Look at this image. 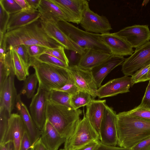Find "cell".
<instances>
[{
	"label": "cell",
	"mask_w": 150,
	"mask_h": 150,
	"mask_svg": "<svg viewBox=\"0 0 150 150\" xmlns=\"http://www.w3.org/2000/svg\"><path fill=\"white\" fill-rule=\"evenodd\" d=\"M21 44L39 45L50 49L57 48L61 45L46 33L42 26L40 18L28 24L6 32L0 47H3L6 52L13 47Z\"/></svg>",
	"instance_id": "obj_1"
},
{
	"label": "cell",
	"mask_w": 150,
	"mask_h": 150,
	"mask_svg": "<svg viewBox=\"0 0 150 150\" xmlns=\"http://www.w3.org/2000/svg\"><path fill=\"white\" fill-rule=\"evenodd\" d=\"M117 145L130 149L150 137V122L129 116L124 112L117 115Z\"/></svg>",
	"instance_id": "obj_2"
},
{
	"label": "cell",
	"mask_w": 150,
	"mask_h": 150,
	"mask_svg": "<svg viewBox=\"0 0 150 150\" xmlns=\"http://www.w3.org/2000/svg\"><path fill=\"white\" fill-rule=\"evenodd\" d=\"M82 111L54 104L48 100L46 118L61 136L66 139L73 133Z\"/></svg>",
	"instance_id": "obj_3"
},
{
	"label": "cell",
	"mask_w": 150,
	"mask_h": 150,
	"mask_svg": "<svg viewBox=\"0 0 150 150\" xmlns=\"http://www.w3.org/2000/svg\"><path fill=\"white\" fill-rule=\"evenodd\" d=\"M31 66L35 69L38 85L48 91L62 87L70 76L67 69L41 62L35 59L31 60Z\"/></svg>",
	"instance_id": "obj_4"
},
{
	"label": "cell",
	"mask_w": 150,
	"mask_h": 150,
	"mask_svg": "<svg viewBox=\"0 0 150 150\" xmlns=\"http://www.w3.org/2000/svg\"><path fill=\"white\" fill-rule=\"evenodd\" d=\"M57 23L70 39L84 50H93L111 54L110 49L102 41L101 34L83 30L66 21H60Z\"/></svg>",
	"instance_id": "obj_5"
},
{
	"label": "cell",
	"mask_w": 150,
	"mask_h": 150,
	"mask_svg": "<svg viewBox=\"0 0 150 150\" xmlns=\"http://www.w3.org/2000/svg\"><path fill=\"white\" fill-rule=\"evenodd\" d=\"M99 140V135L91 126L84 112L72 134L67 138L64 150H74L93 141Z\"/></svg>",
	"instance_id": "obj_6"
},
{
	"label": "cell",
	"mask_w": 150,
	"mask_h": 150,
	"mask_svg": "<svg viewBox=\"0 0 150 150\" xmlns=\"http://www.w3.org/2000/svg\"><path fill=\"white\" fill-rule=\"evenodd\" d=\"M117 115L112 108L106 105L100 130V141L104 144L115 146L118 145Z\"/></svg>",
	"instance_id": "obj_7"
},
{
	"label": "cell",
	"mask_w": 150,
	"mask_h": 150,
	"mask_svg": "<svg viewBox=\"0 0 150 150\" xmlns=\"http://www.w3.org/2000/svg\"><path fill=\"white\" fill-rule=\"evenodd\" d=\"M150 64V41L136 48L133 53L125 59L121 71L125 75L132 76L142 67Z\"/></svg>",
	"instance_id": "obj_8"
},
{
	"label": "cell",
	"mask_w": 150,
	"mask_h": 150,
	"mask_svg": "<svg viewBox=\"0 0 150 150\" xmlns=\"http://www.w3.org/2000/svg\"><path fill=\"white\" fill-rule=\"evenodd\" d=\"M80 24L86 31L96 34H108L112 30L107 18L94 13L90 9L89 5L83 11Z\"/></svg>",
	"instance_id": "obj_9"
},
{
	"label": "cell",
	"mask_w": 150,
	"mask_h": 150,
	"mask_svg": "<svg viewBox=\"0 0 150 150\" xmlns=\"http://www.w3.org/2000/svg\"><path fill=\"white\" fill-rule=\"evenodd\" d=\"M49 93V91L38 85L37 93L32 98L29 106L31 117L41 131L43 129L47 120L46 112Z\"/></svg>",
	"instance_id": "obj_10"
},
{
	"label": "cell",
	"mask_w": 150,
	"mask_h": 150,
	"mask_svg": "<svg viewBox=\"0 0 150 150\" xmlns=\"http://www.w3.org/2000/svg\"><path fill=\"white\" fill-rule=\"evenodd\" d=\"M114 33L122 37L132 48H137L150 41V30L147 25L127 26Z\"/></svg>",
	"instance_id": "obj_11"
},
{
	"label": "cell",
	"mask_w": 150,
	"mask_h": 150,
	"mask_svg": "<svg viewBox=\"0 0 150 150\" xmlns=\"http://www.w3.org/2000/svg\"><path fill=\"white\" fill-rule=\"evenodd\" d=\"M67 69L80 91L88 93L93 99L97 96L96 93L98 88L91 70L83 69L78 66H69Z\"/></svg>",
	"instance_id": "obj_12"
},
{
	"label": "cell",
	"mask_w": 150,
	"mask_h": 150,
	"mask_svg": "<svg viewBox=\"0 0 150 150\" xmlns=\"http://www.w3.org/2000/svg\"><path fill=\"white\" fill-rule=\"evenodd\" d=\"M41 24L46 33L65 49L75 51L81 54L84 50L70 39L60 28L57 23L40 18Z\"/></svg>",
	"instance_id": "obj_13"
},
{
	"label": "cell",
	"mask_w": 150,
	"mask_h": 150,
	"mask_svg": "<svg viewBox=\"0 0 150 150\" xmlns=\"http://www.w3.org/2000/svg\"><path fill=\"white\" fill-rule=\"evenodd\" d=\"M134 84L131 77L125 76L111 80L98 88L96 94L100 98L114 96L129 91Z\"/></svg>",
	"instance_id": "obj_14"
},
{
	"label": "cell",
	"mask_w": 150,
	"mask_h": 150,
	"mask_svg": "<svg viewBox=\"0 0 150 150\" xmlns=\"http://www.w3.org/2000/svg\"><path fill=\"white\" fill-rule=\"evenodd\" d=\"M25 129L20 115L18 113H12L9 118L7 129L0 145L13 142L15 150H20L21 140Z\"/></svg>",
	"instance_id": "obj_15"
},
{
	"label": "cell",
	"mask_w": 150,
	"mask_h": 150,
	"mask_svg": "<svg viewBox=\"0 0 150 150\" xmlns=\"http://www.w3.org/2000/svg\"><path fill=\"white\" fill-rule=\"evenodd\" d=\"M67 15L70 22L80 23L83 12L89 3L86 0H50Z\"/></svg>",
	"instance_id": "obj_16"
},
{
	"label": "cell",
	"mask_w": 150,
	"mask_h": 150,
	"mask_svg": "<svg viewBox=\"0 0 150 150\" xmlns=\"http://www.w3.org/2000/svg\"><path fill=\"white\" fill-rule=\"evenodd\" d=\"M14 72L7 78L0 87V108H4L10 116L13 109L18 94L14 84Z\"/></svg>",
	"instance_id": "obj_17"
},
{
	"label": "cell",
	"mask_w": 150,
	"mask_h": 150,
	"mask_svg": "<svg viewBox=\"0 0 150 150\" xmlns=\"http://www.w3.org/2000/svg\"><path fill=\"white\" fill-rule=\"evenodd\" d=\"M100 38L112 55L122 57L131 55L134 51L123 38L114 33L101 34Z\"/></svg>",
	"instance_id": "obj_18"
},
{
	"label": "cell",
	"mask_w": 150,
	"mask_h": 150,
	"mask_svg": "<svg viewBox=\"0 0 150 150\" xmlns=\"http://www.w3.org/2000/svg\"><path fill=\"white\" fill-rule=\"evenodd\" d=\"M125 59L124 57L112 55L91 70L98 88L101 86L103 80L108 74L117 66L122 65Z\"/></svg>",
	"instance_id": "obj_19"
},
{
	"label": "cell",
	"mask_w": 150,
	"mask_h": 150,
	"mask_svg": "<svg viewBox=\"0 0 150 150\" xmlns=\"http://www.w3.org/2000/svg\"><path fill=\"white\" fill-rule=\"evenodd\" d=\"M21 96L20 93L18 94L15 106L23 120L32 145L40 137L41 132L35 123L26 106L22 101Z\"/></svg>",
	"instance_id": "obj_20"
},
{
	"label": "cell",
	"mask_w": 150,
	"mask_h": 150,
	"mask_svg": "<svg viewBox=\"0 0 150 150\" xmlns=\"http://www.w3.org/2000/svg\"><path fill=\"white\" fill-rule=\"evenodd\" d=\"M41 14L38 10H22L10 14L6 32L28 24L40 18Z\"/></svg>",
	"instance_id": "obj_21"
},
{
	"label": "cell",
	"mask_w": 150,
	"mask_h": 150,
	"mask_svg": "<svg viewBox=\"0 0 150 150\" xmlns=\"http://www.w3.org/2000/svg\"><path fill=\"white\" fill-rule=\"evenodd\" d=\"M105 100L93 99L86 106V117L100 137V130L105 106Z\"/></svg>",
	"instance_id": "obj_22"
},
{
	"label": "cell",
	"mask_w": 150,
	"mask_h": 150,
	"mask_svg": "<svg viewBox=\"0 0 150 150\" xmlns=\"http://www.w3.org/2000/svg\"><path fill=\"white\" fill-rule=\"evenodd\" d=\"M40 18L57 23L60 21L70 22L65 13L50 0H41L38 8Z\"/></svg>",
	"instance_id": "obj_23"
},
{
	"label": "cell",
	"mask_w": 150,
	"mask_h": 150,
	"mask_svg": "<svg viewBox=\"0 0 150 150\" xmlns=\"http://www.w3.org/2000/svg\"><path fill=\"white\" fill-rule=\"evenodd\" d=\"M41 134L43 143L49 150H57L66 139L61 136L47 119L43 129L41 131Z\"/></svg>",
	"instance_id": "obj_24"
},
{
	"label": "cell",
	"mask_w": 150,
	"mask_h": 150,
	"mask_svg": "<svg viewBox=\"0 0 150 150\" xmlns=\"http://www.w3.org/2000/svg\"><path fill=\"white\" fill-rule=\"evenodd\" d=\"M112 55L93 50H86L82 54L78 66L91 70L105 61Z\"/></svg>",
	"instance_id": "obj_25"
},
{
	"label": "cell",
	"mask_w": 150,
	"mask_h": 150,
	"mask_svg": "<svg viewBox=\"0 0 150 150\" xmlns=\"http://www.w3.org/2000/svg\"><path fill=\"white\" fill-rule=\"evenodd\" d=\"M14 72L11 49H10L5 56H0V87L8 76Z\"/></svg>",
	"instance_id": "obj_26"
},
{
	"label": "cell",
	"mask_w": 150,
	"mask_h": 150,
	"mask_svg": "<svg viewBox=\"0 0 150 150\" xmlns=\"http://www.w3.org/2000/svg\"><path fill=\"white\" fill-rule=\"evenodd\" d=\"M10 49H11L15 75L18 80L24 81L29 75V68L17 53L12 48Z\"/></svg>",
	"instance_id": "obj_27"
},
{
	"label": "cell",
	"mask_w": 150,
	"mask_h": 150,
	"mask_svg": "<svg viewBox=\"0 0 150 150\" xmlns=\"http://www.w3.org/2000/svg\"><path fill=\"white\" fill-rule=\"evenodd\" d=\"M71 95L65 92L52 90L49 91L48 100L55 104L73 109L71 103Z\"/></svg>",
	"instance_id": "obj_28"
},
{
	"label": "cell",
	"mask_w": 150,
	"mask_h": 150,
	"mask_svg": "<svg viewBox=\"0 0 150 150\" xmlns=\"http://www.w3.org/2000/svg\"><path fill=\"white\" fill-rule=\"evenodd\" d=\"M93 99L88 93L79 91L71 95V103L72 108L75 110L87 105Z\"/></svg>",
	"instance_id": "obj_29"
},
{
	"label": "cell",
	"mask_w": 150,
	"mask_h": 150,
	"mask_svg": "<svg viewBox=\"0 0 150 150\" xmlns=\"http://www.w3.org/2000/svg\"><path fill=\"white\" fill-rule=\"evenodd\" d=\"M38 82L35 72L28 76L25 80L20 94L26 95L27 98H33L34 95L35 89Z\"/></svg>",
	"instance_id": "obj_30"
},
{
	"label": "cell",
	"mask_w": 150,
	"mask_h": 150,
	"mask_svg": "<svg viewBox=\"0 0 150 150\" xmlns=\"http://www.w3.org/2000/svg\"><path fill=\"white\" fill-rule=\"evenodd\" d=\"M124 112L129 116L150 122V109L140 105L131 110Z\"/></svg>",
	"instance_id": "obj_31"
},
{
	"label": "cell",
	"mask_w": 150,
	"mask_h": 150,
	"mask_svg": "<svg viewBox=\"0 0 150 150\" xmlns=\"http://www.w3.org/2000/svg\"><path fill=\"white\" fill-rule=\"evenodd\" d=\"M0 144L4 139L8 129L10 116L4 108H0Z\"/></svg>",
	"instance_id": "obj_32"
},
{
	"label": "cell",
	"mask_w": 150,
	"mask_h": 150,
	"mask_svg": "<svg viewBox=\"0 0 150 150\" xmlns=\"http://www.w3.org/2000/svg\"><path fill=\"white\" fill-rule=\"evenodd\" d=\"M42 63L65 69H67L69 66L59 59L50 54L44 53L36 59Z\"/></svg>",
	"instance_id": "obj_33"
},
{
	"label": "cell",
	"mask_w": 150,
	"mask_h": 150,
	"mask_svg": "<svg viewBox=\"0 0 150 150\" xmlns=\"http://www.w3.org/2000/svg\"><path fill=\"white\" fill-rule=\"evenodd\" d=\"M11 48H12L17 53L26 66L29 68L30 67L31 60L28 54L26 45L23 44L19 45Z\"/></svg>",
	"instance_id": "obj_34"
},
{
	"label": "cell",
	"mask_w": 150,
	"mask_h": 150,
	"mask_svg": "<svg viewBox=\"0 0 150 150\" xmlns=\"http://www.w3.org/2000/svg\"><path fill=\"white\" fill-rule=\"evenodd\" d=\"M25 45L31 60L34 59H37L40 56L45 53V52L49 49H50L47 47L39 45Z\"/></svg>",
	"instance_id": "obj_35"
},
{
	"label": "cell",
	"mask_w": 150,
	"mask_h": 150,
	"mask_svg": "<svg viewBox=\"0 0 150 150\" xmlns=\"http://www.w3.org/2000/svg\"><path fill=\"white\" fill-rule=\"evenodd\" d=\"M52 56L61 61L69 66V61L66 54L65 49L61 45L59 47L49 49L45 53Z\"/></svg>",
	"instance_id": "obj_36"
},
{
	"label": "cell",
	"mask_w": 150,
	"mask_h": 150,
	"mask_svg": "<svg viewBox=\"0 0 150 150\" xmlns=\"http://www.w3.org/2000/svg\"><path fill=\"white\" fill-rule=\"evenodd\" d=\"M0 3L2 4L5 11L9 14L23 10L15 0H0Z\"/></svg>",
	"instance_id": "obj_37"
},
{
	"label": "cell",
	"mask_w": 150,
	"mask_h": 150,
	"mask_svg": "<svg viewBox=\"0 0 150 150\" xmlns=\"http://www.w3.org/2000/svg\"><path fill=\"white\" fill-rule=\"evenodd\" d=\"M10 14L4 8L0 3V33L5 35L9 20Z\"/></svg>",
	"instance_id": "obj_38"
},
{
	"label": "cell",
	"mask_w": 150,
	"mask_h": 150,
	"mask_svg": "<svg viewBox=\"0 0 150 150\" xmlns=\"http://www.w3.org/2000/svg\"><path fill=\"white\" fill-rule=\"evenodd\" d=\"M53 90L65 92L71 95L80 91L76 85L74 79L71 74L69 80L63 86L59 88Z\"/></svg>",
	"instance_id": "obj_39"
},
{
	"label": "cell",
	"mask_w": 150,
	"mask_h": 150,
	"mask_svg": "<svg viewBox=\"0 0 150 150\" xmlns=\"http://www.w3.org/2000/svg\"><path fill=\"white\" fill-rule=\"evenodd\" d=\"M69 61V66H78L82 54L74 50L65 49Z\"/></svg>",
	"instance_id": "obj_40"
},
{
	"label": "cell",
	"mask_w": 150,
	"mask_h": 150,
	"mask_svg": "<svg viewBox=\"0 0 150 150\" xmlns=\"http://www.w3.org/2000/svg\"><path fill=\"white\" fill-rule=\"evenodd\" d=\"M150 68V64L142 67L134 73L131 77L132 81L134 84L139 83L140 79L147 73Z\"/></svg>",
	"instance_id": "obj_41"
},
{
	"label": "cell",
	"mask_w": 150,
	"mask_h": 150,
	"mask_svg": "<svg viewBox=\"0 0 150 150\" xmlns=\"http://www.w3.org/2000/svg\"><path fill=\"white\" fill-rule=\"evenodd\" d=\"M32 144L28 132L25 129L21 140L20 150H30Z\"/></svg>",
	"instance_id": "obj_42"
},
{
	"label": "cell",
	"mask_w": 150,
	"mask_h": 150,
	"mask_svg": "<svg viewBox=\"0 0 150 150\" xmlns=\"http://www.w3.org/2000/svg\"><path fill=\"white\" fill-rule=\"evenodd\" d=\"M130 150H150V137L140 142Z\"/></svg>",
	"instance_id": "obj_43"
},
{
	"label": "cell",
	"mask_w": 150,
	"mask_h": 150,
	"mask_svg": "<svg viewBox=\"0 0 150 150\" xmlns=\"http://www.w3.org/2000/svg\"><path fill=\"white\" fill-rule=\"evenodd\" d=\"M140 105L142 106L150 109V80Z\"/></svg>",
	"instance_id": "obj_44"
},
{
	"label": "cell",
	"mask_w": 150,
	"mask_h": 150,
	"mask_svg": "<svg viewBox=\"0 0 150 150\" xmlns=\"http://www.w3.org/2000/svg\"><path fill=\"white\" fill-rule=\"evenodd\" d=\"M95 150H130V149L119 146L106 145L100 141L98 146Z\"/></svg>",
	"instance_id": "obj_45"
},
{
	"label": "cell",
	"mask_w": 150,
	"mask_h": 150,
	"mask_svg": "<svg viewBox=\"0 0 150 150\" xmlns=\"http://www.w3.org/2000/svg\"><path fill=\"white\" fill-rule=\"evenodd\" d=\"M99 140L92 141L74 150H95L98 146Z\"/></svg>",
	"instance_id": "obj_46"
},
{
	"label": "cell",
	"mask_w": 150,
	"mask_h": 150,
	"mask_svg": "<svg viewBox=\"0 0 150 150\" xmlns=\"http://www.w3.org/2000/svg\"><path fill=\"white\" fill-rule=\"evenodd\" d=\"M30 150H49L43 143L41 137L32 145Z\"/></svg>",
	"instance_id": "obj_47"
},
{
	"label": "cell",
	"mask_w": 150,
	"mask_h": 150,
	"mask_svg": "<svg viewBox=\"0 0 150 150\" xmlns=\"http://www.w3.org/2000/svg\"><path fill=\"white\" fill-rule=\"evenodd\" d=\"M31 8L33 10H38L41 0H26Z\"/></svg>",
	"instance_id": "obj_48"
},
{
	"label": "cell",
	"mask_w": 150,
	"mask_h": 150,
	"mask_svg": "<svg viewBox=\"0 0 150 150\" xmlns=\"http://www.w3.org/2000/svg\"><path fill=\"white\" fill-rule=\"evenodd\" d=\"M16 2L21 7L23 10H32L26 0H15Z\"/></svg>",
	"instance_id": "obj_49"
},
{
	"label": "cell",
	"mask_w": 150,
	"mask_h": 150,
	"mask_svg": "<svg viewBox=\"0 0 150 150\" xmlns=\"http://www.w3.org/2000/svg\"><path fill=\"white\" fill-rule=\"evenodd\" d=\"M148 80H150V68L146 74L140 79L139 82H144Z\"/></svg>",
	"instance_id": "obj_50"
},
{
	"label": "cell",
	"mask_w": 150,
	"mask_h": 150,
	"mask_svg": "<svg viewBox=\"0 0 150 150\" xmlns=\"http://www.w3.org/2000/svg\"><path fill=\"white\" fill-rule=\"evenodd\" d=\"M0 150H8L7 144L0 145Z\"/></svg>",
	"instance_id": "obj_51"
},
{
	"label": "cell",
	"mask_w": 150,
	"mask_h": 150,
	"mask_svg": "<svg viewBox=\"0 0 150 150\" xmlns=\"http://www.w3.org/2000/svg\"><path fill=\"white\" fill-rule=\"evenodd\" d=\"M149 0H144L143 1V3L142 4V6H146L148 3Z\"/></svg>",
	"instance_id": "obj_52"
},
{
	"label": "cell",
	"mask_w": 150,
	"mask_h": 150,
	"mask_svg": "<svg viewBox=\"0 0 150 150\" xmlns=\"http://www.w3.org/2000/svg\"><path fill=\"white\" fill-rule=\"evenodd\" d=\"M59 150H64V149H60Z\"/></svg>",
	"instance_id": "obj_53"
}]
</instances>
